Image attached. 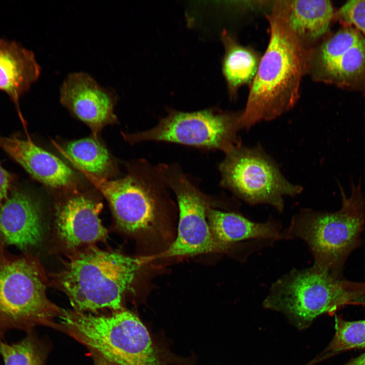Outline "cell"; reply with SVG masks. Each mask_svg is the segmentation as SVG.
<instances>
[{"mask_svg": "<svg viewBox=\"0 0 365 365\" xmlns=\"http://www.w3.org/2000/svg\"><path fill=\"white\" fill-rule=\"evenodd\" d=\"M270 36L251 83L239 124L248 130L262 121H270L288 112L300 98L303 77L308 73L310 49L290 28L273 5L267 16Z\"/></svg>", "mask_w": 365, "mask_h": 365, "instance_id": "1", "label": "cell"}, {"mask_svg": "<svg viewBox=\"0 0 365 365\" xmlns=\"http://www.w3.org/2000/svg\"><path fill=\"white\" fill-rule=\"evenodd\" d=\"M143 263L141 258L90 246L74 252L53 277L74 310L116 311L124 309V297Z\"/></svg>", "mask_w": 365, "mask_h": 365, "instance_id": "2", "label": "cell"}, {"mask_svg": "<svg viewBox=\"0 0 365 365\" xmlns=\"http://www.w3.org/2000/svg\"><path fill=\"white\" fill-rule=\"evenodd\" d=\"M54 326L116 365H164L146 327L124 309L108 315L63 310Z\"/></svg>", "mask_w": 365, "mask_h": 365, "instance_id": "3", "label": "cell"}, {"mask_svg": "<svg viewBox=\"0 0 365 365\" xmlns=\"http://www.w3.org/2000/svg\"><path fill=\"white\" fill-rule=\"evenodd\" d=\"M0 240V340L11 329L28 333L53 326L63 309L47 298V280L39 261L25 253L8 252Z\"/></svg>", "mask_w": 365, "mask_h": 365, "instance_id": "4", "label": "cell"}, {"mask_svg": "<svg viewBox=\"0 0 365 365\" xmlns=\"http://www.w3.org/2000/svg\"><path fill=\"white\" fill-rule=\"evenodd\" d=\"M341 209L333 212L303 209L282 232L283 239H300L314 259L313 266L335 275V270L356 243L365 223V198L360 184L352 183L347 197L340 185Z\"/></svg>", "mask_w": 365, "mask_h": 365, "instance_id": "5", "label": "cell"}, {"mask_svg": "<svg viewBox=\"0 0 365 365\" xmlns=\"http://www.w3.org/2000/svg\"><path fill=\"white\" fill-rule=\"evenodd\" d=\"M355 296L328 271L313 266L294 270L271 286L263 302L268 309L284 314L300 330L319 315L333 313Z\"/></svg>", "mask_w": 365, "mask_h": 365, "instance_id": "6", "label": "cell"}, {"mask_svg": "<svg viewBox=\"0 0 365 365\" xmlns=\"http://www.w3.org/2000/svg\"><path fill=\"white\" fill-rule=\"evenodd\" d=\"M82 171L107 200L123 231L145 233L157 227L169 200L168 187L157 167L144 162L139 170L116 180Z\"/></svg>", "mask_w": 365, "mask_h": 365, "instance_id": "7", "label": "cell"}, {"mask_svg": "<svg viewBox=\"0 0 365 365\" xmlns=\"http://www.w3.org/2000/svg\"><path fill=\"white\" fill-rule=\"evenodd\" d=\"M220 164L221 185L251 204H267L281 212L283 197L300 194L302 187L292 184L260 145H239L226 154Z\"/></svg>", "mask_w": 365, "mask_h": 365, "instance_id": "8", "label": "cell"}, {"mask_svg": "<svg viewBox=\"0 0 365 365\" xmlns=\"http://www.w3.org/2000/svg\"><path fill=\"white\" fill-rule=\"evenodd\" d=\"M238 113L207 110L192 113L173 111L154 128L134 134H125L130 143L144 141L177 143L228 153L242 144Z\"/></svg>", "mask_w": 365, "mask_h": 365, "instance_id": "9", "label": "cell"}, {"mask_svg": "<svg viewBox=\"0 0 365 365\" xmlns=\"http://www.w3.org/2000/svg\"><path fill=\"white\" fill-rule=\"evenodd\" d=\"M163 179L175 194L179 208V223L175 240L164 252L166 257L227 252L232 246L222 243L213 235L207 211L209 199L172 164L157 166Z\"/></svg>", "mask_w": 365, "mask_h": 365, "instance_id": "10", "label": "cell"}, {"mask_svg": "<svg viewBox=\"0 0 365 365\" xmlns=\"http://www.w3.org/2000/svg\"><path fill=\"white\" fill-rule=\"evenodd\" d=\"M61 104L87 125L96 137L105 126L117 121V95L85 72L69 74L60 88Z\"/></svg>", "mask_w": 365, "mask_h": 365, "instance_id": "11", "label": "cell"}, {"mask_svg": "<svg viewBox=\"0 0 365 365\" xmlns=\"http://www.w3.org/2000/svg\"><path fill=\"white\" fill-rule=\"evenodd\" d=\"M102 203L78 195L71 197L56 207L55 228L58 239L67 249L93 246L107 237L99 214Z\"/></svg>", "mask_w": 365, "mask_h": 365, "instance_id": "12", "label": "cell"}, {"mask_svg": "<svg viewBox=\"0 0 365 365\" xmlns=\"http://www.w3.org/2000/svg\"><path fill=\"white\" fill-rule=\"evenodd\" d=\"M43 232L37 201L22 189L11 190L0 208V240L5 245L27 250L41 243Z\"/></svg>", "mask_w": 365, "mask_h": 365, "instance_id": "13", "label": "cell"}, {"mask_svg": "<svg viewBox=\"0 0 365 365\" xmlns=\"http://www.w3.org/2000/svg\"><path fill=\"white\" fill-rule=\"evenodd\" d=\"M0 148L34 178L47 186L69 187L75 181L74 173L68 166L30 139L0 136Z\"/></svg>", "mask_w": 365, "mask_h": 365, "instance_id": "14", "label": "cell"}, {"mask_svg": "<svg viewBox=\"0 0 365 365\" xmlns=\"http://www.w3.org/2000/svg\"><path fill=\"white\" fill-rule=\"evenodd\" d=\"M41 71L31 50L16 41L0 39V90L13 101L24 125L20 99L38 80Z\"/></svg>", "mask_w": 365, "mask_h": 365, "instance_id": "15", "label": "cell"}, {"mask_svg": "<svg viewBox=\"0 0 365 365\" xmlns=\"http://www.w3.org/2000/svg\"><path fill=\"white\" fill-rule=\"evenodd\" d=\"M274 4L290 28L310 49L326 33L334 19L330 1H280Z\"/></svg>", "mask_w": 365, "mask_h": 365, "instance_id": "16", "label": "cell"}, {"mask_svg": "<svg viewBox=\"0 0 365 365\" xmlns=\"http://www.w3.org/2000/svg\"><path fill=\"white\" fill-rule=\"evenodd\" d=\"M207 218L214 237L228 245L233 246L236 243L245 240L272 242L283 239L281 227L272 220L256 223L236 213L211 208L207 211Z\"/></svg>", "mask_w": 365, "mask_h": 365, "instance_id": "17", "label": "cell"}, {"mask_svg": "<svg viewBox=\"0 0 365 365\" xmlns=\"http://www.w3.org/2000/svg\"><path fill=\"white\" fill-rule=\"evenodd\" d=\"M225 48L223 72L232 98L242 85L251 83L258 71L261 57L252 49L240 44L226 30L222 33Z\"/></svg>", "mask_w": 365, "mask_h": 365, "instance_id": "18", "label": "cell"}, {"mask_svg": "<svg viewBox=\"0 0 365 365\" xmlns=\"http://www.w3.org/2000/svg\"><path fill=\"white\" fill-rule=\"evenodd\" d=\"M313 78L340 87L359 88L365 85V37Z\"/></svg>", "mask_w": 365, "mask_h": 365, "instance_id": "19", "label": "cell"}, {"mask_svg": "<svg viewBox=\"0 0 365 365\" xmlns=\"http://www.w3.org/2000/svg\"><path fill=\"white\" fill-rule=\"evenodd\" d=\"M63 151L80 170L96 176L105 178L112 168L110 154L96 137L70 141Z\"/></svg>", "mask_w": 365, "mask_h": 365, "instance_id": "20", "label": "cell"}, {"mask_svg": "<svg viewBox=\"0 0 365 365\" xmlns=\"http://www.w3.org/2000/svg\"><path fill=\"white\" fill-rule=\"evenodd\" d=\"M364 38L354 27L345 25L320 45L310 50L308 72L313 78L358 44Z\"/></svg>", "mask_w": 365, "mask_h": 365, "instance_id": "21", "label": "cell"}, {"mask_svg": "<svg viewBox=\"0 0 365 365\" xmlns=\"http://www.w3.org/2000/svg\"><path fill=\"white\" fill-rule=\"evenodd\" d=\"M0 355L4 365H44L47 349L32 331L16 343L0 340Z\"/></svg>", "mask_w": 365, "mask_h": 365, "instance_id": "22", "label": "cell"}, {"mask_svg": "<svg viewBox=\"0 0 365 365\" xmlns=\"http://www.w3.org/2000/svg\"><path fill=\"white\" fill-rule=\"evenodd\" d=\"M334 337L323 352L333 355L345 351L365 348V319L347 321L335 318Z\"/></svg>", "mask_w": 365, "mask_h": 365, "instance_id": "23", "label": "cell"}, {"mask_svg": "<svg viewBox=\"0 0 365 365\" xmlns=\"http://www.w3.org/2000/svg\"><path fill=\"white\" fill-rule=\"evenodd\" d=\"M334 18L354 26L365 37V0L347 2L334 13Z\"/></svg>", "mask_w": 365, "mask_h": 365, "instance_id": "24", "label": "cell"}, {"mask_svg": "<svg viewBox=\"0 0 365 365\" xmlns=\"http://www.w3.org/2000/svg\"><path fill=\"white\" fill-rule=\"evenodd\" d=\"M14 180V176L0 164V208L10 194Z\"/></svg>", "mask_w": 365, "mask_h": 365, "instance_id": "25", "label": "cell"}, {"mask_svg": "<svg viewBox=\"0 0 365 365\" xmlns=\"http://www.w3.org/2000/svg\"><path fill=\"white\" fill-rule=\"evenodd\" d=\"M92 353L95 365H116L95 353L92 352Z\"/></svg>", "mask_w": 365, "mask_h": 365, "instance_id": "26", "label": "cell"}, {"mask_svg": "<svg viewBox=\"0 0 365 365\" xmlns=\"http://www.w3.org/2000/svg\"><path fill=\"white\" fill-rule=\"evenodd\" d=\"M343 365H365V352L351 359Z\"/></svg>", "mask_w": 365, "mask_h": 365, "instance_id": "27", "label": "cell"}, {"mask_svg": "<svg viewBox=\"0 0 365 365\" xmlns=\"http://www.w3.org/2000/svg\"><path fill=\"white\" fill-rule=\"evenodd\" d=\"M363 304H365V302L363 303Z\"/></svg>", "mask_w": 365, "mask_h": 365, "instance_id": "28", "label": "cell"}, {"mask_svg": "<svg viewBox=\"0 0 365 365\" xmlns=\"http://www.w3.org/2000/svg\"><path fill=\"white\" fill-rule=\"evenodd\" d=\"M308 365H311L310 364H308Z\"/></svg>", "mask_w": 365, "mask_h": 365, "instance_id": "29", "label": "cell"}]
</instances>
